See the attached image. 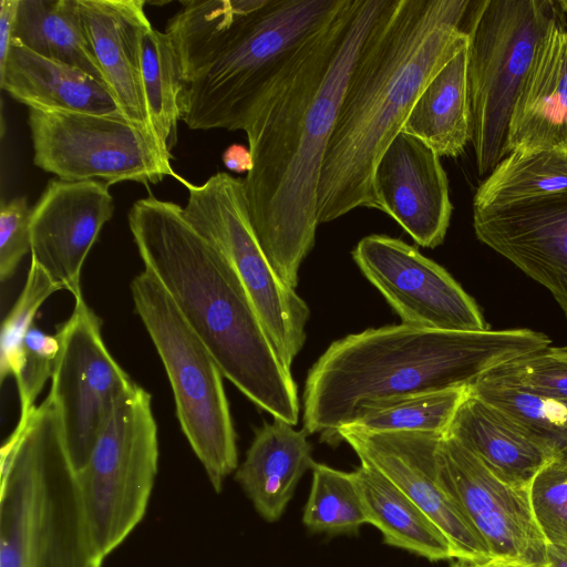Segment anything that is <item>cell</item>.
Instances as JSON below:
<instances>
[{
    "instance_id": "obj_8",
    "label": "cell",
    "mask_w": 567,
    "mask_h": 567,
    "mask_svg": "<svg viewBox=\"0 0 567 567\" xmlns=\"http://www.w3.org/2000/svg\"><path fill=\"white\" fill-rule=\"evenodd\" d=\"M141 318L168 377L181 429L220 493L238 467L236 433L216 360L157 278L145 270L131 284Z\"/></svg>"
},
{
    "instance_id": "obj_34",
    "label": "cell",
    "mask_w": 567,
    "mask_h": 567,
    "mask_svg": "<svg viewBox=\"0 0 567 567\" xmlns=\"http://www.w3.org/2000/svg\"><path fill=\"white\" fill-rule=\"evenodd\" d=\"M488 374L567 402V348L548 346L504 363Z\"/></svg>"
},
{
    "instance_id": "obj_5",
    "label": "cell",
    "mask_w": 567,
    "mask_h": 567,
    "mask_svg": "<svg viewBox=\"0 0 567 567\" xmlns=\"http://www.w3.org/2000/svg\"><path fill=\"white\" fill-rule=\"evenodd\" d=\"M344 1L235 0L184 86L182 121L192 130L246 133Z\"/></svg>"
},
{
    "instance_id": "obj_21",
    "label": "cell",
    "mask_w": 567,
    "mask_h": 567,
    "mask_svg": "<svg viewBox=\"0 0 567 567\" xmlns=\"http://www.w3.org/2000/svg\"><path fill=\"white\" fill-rule=\"evenodd\" d=\"M0 87L28 109L121 113L107 86L87 73L44 58L12 40Z\"/></svg>"
},
{
    "instance_id": "obj_24",
    "label": "cell",
    "mask_w": 567,
    "mask_h": 567,
    "mask_svg": "<svg viewBox=\"0 0 567 567\" xmlns=\"http://www.w3.org/2000/svg\"><path fill=\"white\" fill-rule=\"evenodd\" d=\"M467 62L468 45L458 51L425 85L402 128V132L430 146L440 157H456L471 142Z\"/></svg>"
},
{
    "instance_id": "obj_3",
    "label": "cell",
    "mask_w": 567,
    "mask_h": 567,
    "mask_svg": "<svg viewBox=\"0 0 567 567\" xmlns=\"http://www.w3.org/2000/svg\"><path fill=\"white\" fill-rule=\"evenodd\" d=\"M128 226L144 269L169 293L223 375L275 419L296 425L297 384L228 259L176 203L141 198L130 209Z\"/></svg>"
},
{
    "instance_id": "obj_18",
    "label": "cell",
    "mask_w": 567,
    "mask_h": 567,
    "mask_svg": "<svg viewBox=\"0 0 567 567\" xmlns=\"http://www.w3.org/2000/svg\"><path fill=\"white\" fill-rule=\"evenodd\" d=\"M441 157L416 137L400 132L373 173L378 209L426 248L444 241L453 206Z\"/></svg>"
},
{
    "instance_id": "obj_11",
    "label": "cell",
    "mask_w": 567,
    "mask_h": 567,
    "mask_svg": "<svg viewBox=\"0 0 567 567\" xmlns=\"http://www.w3.org/2000/svg\"><path fill=\"white\" fill-rule=\"evenodd\" d=\"M33 163L63 181L156 184L177 177L151 127L122 113L92 114L29 109Z\"/></svg>"
},
{
    "instance_id": "obj_13",
    "label": "cell",
    "mask_w": 567,
    "mask_h": 567,
    "mask_svg": "<svg viewBox=\"0 0 567 567\" xmlns=\"http://www.w3.org/2000/svg\"><path fill=\"white\" fill-rule=\"evenodd\" d=\"M352 257L403 324L444 331H481L487 326L473 298L439 264L390 236L369 235Z\"/></svg>"
},
{
    "instance_id": "obj_2",
    "label": "cell",
    "mask_w": 567,
    "mask_h": 567,
    "mask_svg": "<svg viewBox=\"0 0 567 567\" xmlns=\"http://www.w3.org/2000/svg\"><path fill=\"white\" fill-rule=\"evenodd\" d=\"M473 1L388 0L349 76L324 156L318 223L377 208L375 166L431 79L467 47Z\"/></svg>"
},
{
    "instance_id": "obj_37",
    "label": "cell",
    "mask_w": 567,
    "mask_h": 567,
    "mask_svg": "<svg viewBox=\"0 0 567 567\" xmlns=\"http://www.w3.org/2000/svg\"><path fill=\"white\" fill-rule=\"evenodd\" d=\"M19 0L0 1V71L4 68L13 40Z\"/></svg>"
},
{
    "instance_id": "obj_7",
    "label": "cell",
    "mask_w": 567,
    "mask_h": 567,
    "mask_svg": "<svg viewBox=\"0 0 567 567\" xmlns=\"http://www.w3.org/2000/svg\"><path fill=\"white\" fill-rule=\"evenodd\" d=\"M566 1H476L467 31L471 142L480 175L508 156L514 104L543 38L565 20Z\"/></svg>"
},
{
    "instance_id": "obj_6",
    "label": "cell",
    "mask_w": 567,
    "mask_h": 567,
    "mask_svg": "<svg viewBox=\"0 0 567 567\" xmlns=\"http://www.w3.org/2000/svg\"><path fill=\"white\" fill-rule=\"evenodd\" d=\"M0 567H102L48 394L0 452Z\"/></svg>"
},
{
    "instance_id": "obj_4",
    "label": "cell",
    "mask_w": 567,
    "mask_h": 567,
    "mask_svg": "<svg viewBox=\"0 0 567 567\" xmlns=\"http://www.w3.org/2000/svg\"><path fill=\"white\" fill-rule=\"evenodd\" d=\"M530 329L444 331L406 324L367 329L332 342L308 372L303 429L339 444L338 432L368 404L470 388L497 367L547 348Z\"/></svg>"
},
{
    "instance_id": "obj_1",
    "label": "cell",
    "mask_w": 567,
    "mask_h": 567,
    "mask_svg": "<svg viewBox=\"0 0 567 567\" xmlns=\"http://www.w3.org/2000/svg\"><path fill=\"white\" fill-rule=\"evenodd\" d=\"M386 3L346 0L246 132L251 224L272 269L292 289L315 246L321 171L349 76Z\"/></svg>"
},
{
    "instance_id": "obj_26",
    "label": "cell",
    "mask_w": 567,
    "mask_h": 567,
    "mask_svg": "<svg viewBox=\"0 0 567 567\" xmlns=\"http://www.w3.org/2000/svg\"><path fill=\"white\" fill-rule=\"evenodd\" d=\"M13 39L44 58L74 66L105 84L76 0H19Z\"/></svg>"
},
{
    "instance_id": "obj_29",
    "label": "cell",
    "mask_w": 567,
    "mask_h": 567,
    "mask_svg": "<svg viewBox=\"0 0 567 567\" xmlns=\"http://www.w3.org/2000/svg\"><path fill=\"white\" fill-rule=\"evenodd\" d=\"M567 190V151L516 152L478 186L473 207L504 204Z\"/></svg>"
},
{
    "instance_id": "obj_20",
    "label": "cell",
    "mask_w": 567,
    "mask_h": 567,
    "mask_svg": "<svg viewBox=\"0 0 567 567\" xmlns=\"http://www.w3.org/2000/svg\"><path fill=\"white\" fill-rule=\"evenodd\" d=\"M567 151V31L557 22L540 41L514 104L507 137L516 152Z\"/></svg>"
},
{
    "instance_id": "obj_32",
    "label": "cell",
    "mask_w": 567,
    "mask_h": 567,
    "mask_svg": "<svg viewBox=\"0 0 567 567\" xmlns=\"http://www.w3.org/2000/svg\"><path fill=\"white\" fill-rule=\"evenodd\" d=\"M61 290L51 277L31 259L27 280L1 327L0 380L16 378L21 369L23 340L33 326L40 307L54 292Z\"/></svg>"
},
{
    "instance_id": "obj_35",
    "label": "cell",
    "mask_w": 567,
    "mask_h": 567,
    "mask_svg": "<svg viewBox=\"0 0 567 567\" xmlns=\"http://www.w3.org/2000/svg\"><path fill=\"white\" fill-rule=\"evenodd\" d=\"M58 353L56 336L32 326L23 340L22 364L14 378L20 400V417L29 414L35 406L38 395L48 379H51Z\"/></svg>"
},
{
    "instance_id": "obj_25",
    "label": "cell",
    "mask_w": 567,
    "mask_h": 567,
    "mask_svg": "<svg viewBox=\"0 0 567 567\" xmlns=\"http://www.w3.org/2000/svg\"><path fill=\"white\" fill-rule=\"evenodd\" d=\"M368 524L383 542L430 561L454 559L453 549L435 523L401 489L373 467L353 471Z\"/></svg>"
},
{
    "instance_id": "obj_33",
    "label": "cell",
    "mask_w": 567,
    "mask_h": 567,
    "mask_svg": "<svg viewBox=\"0 0 567 567\" xmlns=\"http://www.w3.org/2000/svg\"><path fill=\"white\" fill-rule=\"evenodd\" d=\"M528 494L547 545L567 547V462H549L533 480Z\"/></svg>"
},
{
    "instance_id": "obj_14",
    "label": "cell",
    "mask_w": 567,
    "mask_h": 567,
    "mask_svg": "<svg viewBox=\"0 0 567 567\" xmlns=\"http://www.w3.org/2000/svg\"><path fill=\"white\" fill-rule=\"evenodd\" d=\"M437 464L444 488L491 556L545 567L547 543L534 518L528 489L498 478L449 435L439 445Z\"/></svg>"
},
{
    "instance_id": "obj_31",
    "label": "cell",
    "mask_w": 567,
    "mask_h": 567,
    "mask_svg": "<svg viewBox=\"0 0 567 567\" xmlns=\"http://www.w3.org/2000/svg\"><path fill=\"white\" fill-rule=\"evenodd\" d=\"M302 523L313 533L355 534L368 524L353 472L315 463Z\"/></svg>"
},
{
    "instance_id": "obj_9",
    "label": "cell",
    "mask_w": 567,
    "mask_h": 567,
    "mask_svg": "<svg viewBox=\"0 0 567 567\" xmlns=\"http://www.w3.org/2000/svg\"><path fill=\"white\" fill-rule=\"evenodd\" d=\"M158 467L151 394L134 383L116 400L85 466L76 472L91 544L105 559L145 516Z\"/></svg>"
},
{
    "instance_id": "obj_27",
    "label": "cell",
    "mask_w": 567,
    "mask_h": 567,
    "mask_svg": "<svg viewBox=\"0 0 567 567\" xmlns=\"http://www.w3.org/2000/svg\"><path fill=\"white\" fill-rule=\"evenodd\" d=\"M468 392L497 409L542 445L554 460L567 462V402L530 391L491 374Z\"/></svg>"
},
{
    "instance_id": "obj_28",
    "label": "cell",
    "mask_w": 567,
    "mask_h": 567,
    "mask_svg": "<svg viewBox=\"0 0 567 567\" xmlns=\"http://www.w3.org/2000/svg\"><path fill=\"white\" fill-rule=\"evenodd\" d=\"M140 61L150 124L167 152L177 141L182 120L184 82L173 42L166 32L145 28L140 40Z\"/></svg>"
},
{
    "instance_id": "obj_10",
    "label": "cell",
    "mask_w": 567,
    "mask_h": 567,
    "mask_svg": "<svg viewBox=\"0 0 567 567\" xmlns=\"http://www.w3.org/2000/svg\"><path fill=\"white\" fill-rule=\"evenodd\" d=\"M176 178L188 190L184 207L188 221L233 265L282 365L290 371L306 341L310 310L268 261L251 224L244 179L226 172L200 185Z\"/></svg>"
},
{
    "instance_id": "obj_15",
    "label": "cell",
    "mask_w": 567,
    "mask_h": 567,
    "mask_svg": "<svg viewBox=\"0 0 567 567\" xmlns=\"http://www.w3.org/2000/svg\"><path fill=\"white\" fill-rule=\"evenodd\" d=\"M444 434L425 432L372 433L342 427L338 441L347 442L367 464L409 496L447 538L454 559L491 556L488 548L444 488L437 450Z\"/></svg>"
},
{
    "instance_id": "obj_16",
    "label": "cell",
    "mask_w": 567,
    "mask_h": 567,
    "mask_svg": "<svg viewBox=\"0 0 567 567\" xmlns=\"http://www.w3.org/2000/svg\"><path fill=\"white\" fill-rule=\"evenodd\" d=\"M476 237L545 287L567 317V190L473 207Z\"/></svg>"
},
{
    "instance_id": "obj_17",
    "label": "cell",
    "mask_w": 567,
    "mask_h": 567,
    "mask_svg": "<svg viewBox=\"0 0 567 567\" xmlns=\"http://www.w3.org/2000/svg\"><path fill=\"white\" fill-rule=\"evenodd\" d=\"M114 208L103 181L51 179L31 209V259L74 300L82 297L83 264Z\"/></svg>"
},
{
    "instance_id": "obj_22",
    "label": "cell",
    "mask_w": 567,
    "mask_h": 567,
    "mask_svg": "<svg viewBox=\"0 0 567 567\" xmlns=\"http://www.w3.org/2000/svg\"><path fill=\"white\" fill-rule=\"evenodd\" d=\"M275 419L255 432L235 480L256 512L268 523L278 520L303 474L316 463L307 431Z\"/></svg>"
},
{
    "instance_id": "obj_36",
    "label": "cell",
    "mask_w": 567,
    "mask_h": 567,
    "mask_svg": "<svg viewBox=\"0 0 567 567\" xmlns=\"http://www.w3.org/2000/svg\"><path fill=\"white\" fill-rule=\"evenodd\" d=\"M31 209L24 196L2 203L0 208V278L9 279L23 256L31 251Z\"/></svg>"
},
{
    "instance_id": "obj_40",
    "label": "cell",
    "mask_w": 567,
    "mask_h": 567,
    "mask_svg": "<svg viewBox=\"0 0 567 567\" xmlns=\"http://www.w3.org/2000/svg\"><path fill=\"white\" fill-rule=\"evenodd\" d=\"M545 567H567V547L547 545Z\"/></svg>"
},
{
    "instance_id": "obj_12",
    "label": "cell",
    "mask_w": 567,
    "mask_h": 567,
    "mask_svg": "<svg viewBox=\"0 0 567 567\" xmlns=\"http://www.w3.org/2000/svg\"><path fill=\"white\" fill-rule=\"evenodd\" d=\"M101 329L82 296L55 334L59 353L49 395L75 472L87 463L116 400L135 383L107 350Z\"/></svg>"
},
{
    "instance_id": "obj_30",
    "label": "cell",
    "mask_w": 567,
    "mask_h": 567,
    "mask_svg": "<svg viewBox=\"0 0 567 567\" xmlns=\"http://www.w3.org/2000/svg\"><path fill=\"white\" fill-rule=\"evenodd\" d=\"M467 391V388H460L374 402L362 406L346 427L372 433L425 432L446 435Z\"/></svg>"
},
{
    "instance_id": "obj_39",
    "label": "cell",
    "mask_w": 567,
    "mask_h": 567,
    "mask_svg": "<svg viewBox=\"0 0 567 567\" xmlns=\"http://www.w3.org/2000/svg\"><path fill=\"white\" fill-rule=\"evenodd\" d=\"M451 567H536L514 559L488 556L477 559H454Z\"/></svg>"
},
{
    "instance_id": "obj_19",
    "label": "cell",
    "mask_w": 567,
    "mask_h": 567,
    "mask_svg": "<svg viewBox=\"0 0 567 567\" xmlns=\"http://www.w3.org/2000/svg\"><path fill=\"white\" fill-rule=\"evenodd\" d=\"M76 4L104 82L121 113L151 127L140 61L141 34L151 25L145 1L76 0Z\"/></svg>"
},
{
    "instance_id": "obj_23",
    "label": "cell",
    "mask_w": 567,
    "mask_h": 567,
    "mask_svg": "<svg viewBox=\"0 0 567 567\" xmlns=\"http://www.w3.org/2000/svg\"><path fill=\"white\" fill-rule=\"evenodd\" d=\"M507 484L528 489L553 456L497 409L467 391L447 434Z\"/></svg>"
},
{
    "instance_id": "obj_38",
    "label": "cell",
    "mask_w": 567,
    "mask_h": 567,
    "mask_svg": "<svg viewBox=\"0 0 567 567\" xmlns=\"http://www.w3.org/2000/svg\"><path fill=\"white\" fill-rule=\"evenodd\" d=\"M223 162L233 172L248 173L251 166L249 150L241 145H231L223 154Z\"/></svg>"
}]
</instances>
